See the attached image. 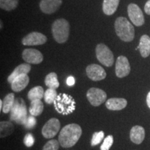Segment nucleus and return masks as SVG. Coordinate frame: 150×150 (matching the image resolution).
<instances>
[{"label":"nucleus","instance_id":"1","mask_svg":"<svg viewBox=\"0 0 150 150\" xmlns=\"http://www.w3.org/2000/svg\"><path fill=\"white\" fill-rule=\"evenodd\" d=\"M82 129L77 124H70L61 129L59 135L60 145L63 148H70L74 146L79 140Z\"/></svg>","mask_w":150,"mask_h":150},{"label":"nucleus","instance_id":"2","mask_svg":"<svg viewBox=\"0 0 150 150\" xmlns=\"http://www.w3.org/2000/svg\"><path fill=\"white\" fill-rule=\"evenodd\" d=\"M115 29L116 34L122 40L131 42L134 40L135 36L134 27L126 18L119 17L116 19Z\"/></svg>","mask_w":150,"mask_h":150},{"label":"nucleus","instance_id":"3","mask_svg":"<svg viewBox=\"0 0 150 150\" xmlns=\"http://www.w3.org/2000/svg\"><path fill=\"white\" fill-rule=\"evenodd\" d=\"M52 31L56 42L61 44L64 43L67 40L70 34V24L65 19L56 20L52 24Z\"/></svg>","mask_w":150,"mask_h":150},{"label":"nucleus","instance_id":"4","mask_svg":"<svg viewBox=\"0 0 150 150\" xmlns=\"http://www.w3.org/2000/svg\"><path fill=\"white\" fill-rule=\"evenodd\" d=\"M75 102L70 95L59 94L54 102L56 111L62 115H68L75 110Z\"/></svg>","mask_w":150,"mask_h":150},{"label":"nucleus","instance_id":"5","mask_svg":"<svg viewBox=\"0 0 150 150\" xmlns=\"http://www.w3.org/2000/svg\"><path fill=\"white\" fill-rule=\"evenodd\" d=\"M10 112L11 120L20 125H24L27 118V111L23 99L18 98L15 101L14 106Z\"/></svg>","mask_w":150,"mask_h":150},{"label":"nucleus","instance_id":"6","mask_svg":"<svg viewBox=\"0 0 150 150\" xmlns=\"http://www.w3.org/2000/svg\"><path fill=\"white\" fill-rule=\"evenodd\" d=\"M96 56L98 61L106 67H111L114 63V56L112 52L106 45H97L96 47Z\"/></svg>","mask_w":150,"mask_h":150},{"label":"nucleus","instance_id":"7","mask_svg":"<svg viewBox=\"0 0 150 150\" xmlns=\"http://www.w3.org/2000/svg\"><path fill=\"white\" fill-rule=\"evenodd\" d=\"M86 96L89 102L94 106H99L103 104L107 98V95L102 89L91 88L87 92Z\"/></svg>","mask_w":150,"mask_h":150},{"label":"nucleus","instance_id":"8","mask_svg":"<svg viewBox=\"0 0 150 150\" xmlns=\"http://www.w3.org/2000/svg\"><path fill=\"white\" fill-rule=\"evenodd\" d=\"M128 16L132 23L136 27H140L145 23L142 11L138 5L136 4H130L127 8Z\"/></svg>","mask_w":150,"mask_h":150},{"label":"nucleus","instance_id":"9","mask_svg":"<svg viewBox=\"0 0 150 150\" xmlns=\"http://www.w3.org/2000/svg\"><path fill=\"white\" fill-rule=\"evenodd\" d=\"M61 128L60 121L56 118H51L42 127V134L45 138H53L59 133Z\"/></svg>","mask_w":150,"mask_h":150},{"label":"nucleus","instance_id":"10","mask_svg":"<svg viewBox=\"0 0 150 150\" xmlns=\"http://www.w3.org/2000/svg\"><path fill=\"white\" fill-rule=\"evenodd\" d=\"M131 67L128 59L124 56H120L115 63V74L119 78H123L129 75Z\"/></svg>","mask_w":150,"mask_h":150},{"label":"nucleus","instance_id":"11","mask_svg":"<svg viewBox=\"0 0 150 150\" xmlns=\"http://www.w3.org/2000/svg\"><path fill=\"white\" fill-rule=\"evenodd\" d=\"M47 37L42 33L39 32H31L26 35L22 39V42L24 45L33 46L40 45L47 42Z\"/></svg>","mask_w":150,"mask_h":150},{"label":"nucleus","instance_id":"12","mask_svg":"<svg viewBox=\"0 0 150 150\" xmlns=\"http://www.w3.org/2000/svg\"><path fill=\"white\" fill-rule=\"evenodd\" d=\"M86 74L88 77L94 81L103 80L106 76V73L104 69L97 64L89 65L86 67Z\"/></svg>","mask_w":150,"mask_h":150},{"label":"nucleus","instance_id":"13","mask_svg":"<svg viewBox=\"0 0 150 150\" xmlns=\"http://www.w3.org/2000/svg\"><path fill=\"white\" fill-rule=\"evenodd\" d=\"M24 61L31 64H39L43 61L42 53L35 49H25L22 52Z\"/></svg>","mask_w":150,"mask_h":150},{"label":"nucleus","instance_id":"14","mask_svg":"<svg viewBox=\"0 0 150 150\" xmlns=\"http://www.w3.org/2000/svg\"><path fill=\"white\" fill-rule=\"evenodd\" d=\"M62 4V0H41L40 8L42 13L52 14L56 12Z\"/></svg>","mask_w":150,"mask_h":150},{"label":"nucleus","instance_id":"15","mask_svg":"<svg viewBox=\"0 0 150 150\" xmlns=\"http://www.w3.org/2000/svg\"><path fill=\"white\" fill-rule=\"evenodd\" d=\"M145 129L142 127L136 125L131 128L130 131V139L134 143L140 145L145 139Z\"/></svg>","mask_w":150,"mask_h":150},{"label":"nucleus","instance_id":"16","mask_svg":"<svg viewBox=\"0 0 150 150\" xmlns=\"http://www.w3.org/2000/svg\"><path fill=\"white\" fill-rule=\"evenodd\" d=\"M29 83V77L27 74H23L18 76L11 83V88L14 92H20L27 87Z\"/></svg>","mask_w":150,"mask_h":150},{"label":"nucleus","instance_id":"17","mask_svg":"<svg viewBox=\"0 0 150 150\" xmlns=\"http://www.w3.org/2000/svg\"><path fill=\"white\" fill-rule=\"evenodd\" d=\"M127 105V101L123 98H110L106 102V106L110 110H120Z\"/></svg>","mask_w":150,"mask_h":150},{"label":"nucleus","instance_id":"18","mask_svg":"<svg viewBox=\"0 0 150 150\" xmlns=\"http://www.w3.org/2000/svg\"><path fill=\"white\" fill-rule=\"evenodd\" d=\"M31 65L28 64V63H22V64L19 65L18 66H17L16 68L14 69L13 72L8 76V79H7L8 82L11 83L13 82V81L16 77H18V76H20V75L23 74H27L28 73L31 71Z\"/></svg>","mask_w":150,"mask_h":150},{"label":"nucleus","instance_id":"19","mask_svg":"<svg viewBox=\"0 0 150 150\" xmlns=\"http://www.w3.org/2000/svg\"><path fill=\"white\" fill-rule=\"evenodd\" d=\"M136 50H140V54L143 58H147L150 55V38L147 35H142L139 45Z\"/></svg>","mask_w":150,"mask_h":150},{"label":"nucleus","instance_id":"20","mask_svg":"<svg viewBox=\"0 0 150 150\" xmlns=\"http://www.w3.org/2000/svg\"><path fill=\"white\" fill-rule=\"evenodd\" d=\"M120 0H104L102 9L104 13L107 16L114 14L119 5Z\"/></svg>","mask_w":150,"mask_h":150},{"label":"nucleus","instance_id":"21","mask_svg":"<svg viewBox=\"0 0 150 150\" xmlns=\"http://www.w3.org/2000/svg\"><path fill=\"white\" fill-rule=\"evenodd\" d=\"M43 109H44L43 103L40 99L31 101L29 107V112L31 115L34 116V117L40 115L42 112Z\"/></svg>","mask_w":150,"mask_h":150},{"label":"nucleus","instance_id":"22","mask_svg":"<svg viewBox=\"0 0 150 150\" xmlns=\"http://www.w3.org/2000/svg\"><path fill=\"white\" fill-rule=\"evenodd\" d=\"M14 131V125L10 122L1 121L0 122V137L1 138L9 136Z\"/></svg>","mask_w":150,"mask_h":150},{"label":"nucleus","instance_id":"23","mask_svg":"<svg viewBox=\"0 0 150 150\" xmlns=\"http://www.w3.org/2000/svg\"><path fill=\"white\" fill-rule=\"evenodd\" d=\"M15 95L13 93H9L3 100V108L1 111L4 113H8L12 110L15 104Z\"/></svg>","mask_w":150,"mask_h":150},{"label":"nucleus","instance_id":"24","mask_svg":"<svg viewBox=\"0 0 150 150\" xmlns=\"http://www.w3.org/2000/svg\"><path fill=\"white\" fill-rule=\"evenodd\" d=\"M45 85L47 86L49 88L56 89L59 87V82L58 81L57 74L55 72H51L46 76L45 79Z\"/></svg>","mask_w":150,"mask_h":150},{"label":"nucleus","instance_id":"25","mask_svg":"<svg viewBox=\"0 0 150 150\" xmlns=\"http://www.w3.org/2000/svg\"><path fill=\"white\" fill-rule=\"evenodd\" d=\"M45 92L43 90L42 87L41 86H35V87L31 89L28 93V99L29 100H37V99H40L44 97Z\"/></svg>","mask_w":150,"mask_h":150},{"label":"nucleus","instance_id":"26","mask_svg":"<svg viewBox=\"0 0 150 150\" xmlns=\"http://www.w3.org/2000/svg\"><path fill=\"white\" fill-rule=\"evenodd\" d=\"M19 0H0V7L5 11H11L18 6Z\"/></svg>","mask_w":150,"mask_h":150},{"label":"nucleus","instance_id":"27","mask_svg":"<svg viewBox=\"0 0 150 150\" xmlns=\"http://www.w3.org/2000/svg\"><path fill=\"white\" fill-rule=\"evenodd\" d=\"M57 92L55 89H51L49 88L45 92L44 95V99L45 102L48 104H53L55 101V99L57 97Z\"/></svg>","mask_w":150,"mask_h":150},{"label":"nucleus","instance_id":"28","mask_svg":"<svg viewBox=\"0 0 150 150\" xmlns=\"http://www.w3.org/2000/svg\"><path fill=\"white\" fill-rule=\"evenodd\" d=\"M104 131H99V132L94 133L93 138H92V140H91V145L95 146L98 145V144L100 143V142L102 141V140L104 139Z\"/></svg>","mask_w":150,"mask_h":150},{"label":"nucleus","instance_id":"29","mask_svg":"<svg viewBox=\"0 0 150 150\" xmlns=\"http://www.w3.org/2000/svg\"><path fill=\"white\" fill-rule=\"evenodd\" d=\"M59 141L56 140H50L47 142L44 147L42 148V150H59Z\"/></svg>","mask_w":150,"mask_h":150},{"label":"nucleus","instance_id":"30","mask_svg":"<svg viewBox=\"0 0 150 150\" xmlns=\"http://www.w3.org/2000/svg\"><path fill=\"white\" fill-rule=\"evenodd\" d=\"M113 143V137L111 135L108 136L105 138L102 145H101V150H109Z\"/></svg>","mask_w":150,"mask_h":150},{"label":"nucleus","instance_id":"31","mask_svg":"<svg viewBox=\"0 0 150 150\" xmlns=\"http://www.w3.org/2000/svg\"><path fill=\"white\" fill-rule=\"evenodd\" d=\"M36 122H37L36 119L34 117V116L30 115L29 117H27L25 122L24 124V125L26 129H33V127L35 126V125H36Z\"/></svg>","mask_w":150,"mask_h":150},{"label":"nucleus","instance_id":"32","mask_svg":"<svg viewBox=\"0 0 150 150\" xmlns=\"http://www.w3.org/2000/svg\"><path fill=\"white\" fill-rule=\"evenodd\" d=\"M35 142L34 137L31 134H27L24 138V143L27 147H32Z\"/></svg>","mask_w":150,"mask_h":150},{"label":"nucleus","instance_id":"33","mask_svg":"<svg viewBox=\"0 0 150 150\" xmlns=\"http://www.w3.org/2000/svg\"><path fill=\"white\" fill-rule=\"evenodd\" d=\"M66 83L67 84V86H73L75 83L74 78L73 77V76H69V77L67 79Z\"/></svg>","mask_w":150,"mask_h":150},{"label":"nucleus","instance_id":"34","mask_svg":"<svg viewBox=\"0 0 150 150\" xmlns=\"http://www.w3.org/2000/svg\"><path fill=\"white\" fill-rule=\"evenodd\" d=\"M145 12L147 15L150 16V0H148V1L146 2L145 5Z\"/></svg>","mask_w":150,"mask_h":150},{"label":"nucleus","instance_id":"35","mask_svg":"<svg viewBox=\"0 0 150 150\" xmlns=\"http://www.w3.org/2000/svg\"><path fill=\"white\" fill-rule=\"evenodd\" d=\"M147 104L148 107L150 108V91L149 92V93L147 94Z\"/></svg>","mask_w":150,"mask_h":150},{"label":"nucleus","instance_id":"36","mask_svg":"<svg viewBox=\"0 0 150 150\" xmlns=\"http://www.w3.org/2000/svg\"><path fill=\"white\" fill-rule=\"evenodd\" d=\"M2 108H3V101L0 100V110H2Z\"/></svg>","mask_w":150,"mask_h":150},{"label":"nucleus","instance_id":"37","mask_svg":"<svg viewBox=\"0 0 150 150\" xmlns=\"http://www.w3.org/2000/svg\"><path fill=\"white\" fill-rule=\"evenodd\" d=\"M1 28H2V22L1 21Z\"/></svg>","mask_w":150,"mask_h":150}]
</instances>
